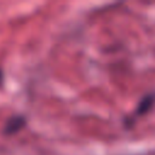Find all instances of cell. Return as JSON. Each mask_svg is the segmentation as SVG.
Instances as JSON below:
<instances>
[{"instance_id":"obj_1","label":"cell","mask_w":155,"mask_h":155,"mask_svg":"<svg viewBox=\"0 0 155 155\" xmlns=\"http://www.w3.org/2000/svg\"><path fill=\"white\" fill-rule=\"evenodd\" d=\"M25 125V119L22 115H12L11 117H8L4 125V130L2 133L5 136H11L17 133L21 128H23V126Z\"/></svg>"},{"instance_id":"obj_2","label":"cell","mask_w":155,"mask_h":155,"mask_svg":"<svg viewBox=\"0 0 155 155\" xmlns=\"http://www.w3.org/2000/svg\"><path fill=\"white\" fill-rule=\"evenodd\" d=\"M2 82H4V71L2 69H0V86L2 85Z\"/></svg>"}]
</instances>
